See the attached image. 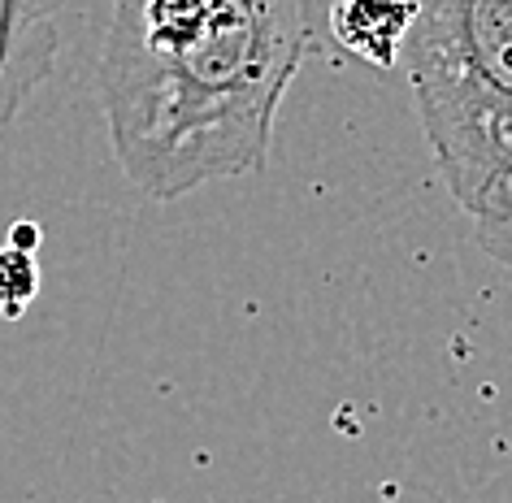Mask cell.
Listing matches in <instances>:
<instances>
[{"label": "cell", "instance_id": "obj_1", "mask_svg": "<svg viewBox=\"0 0 512 503\" xmlns=\"http://www.w3.org/2000/svg\"><path fill=\"white\" fill-rule=\"evenodd\" d=\"M317 35V0H109L96 96L126 183L152 200L265 170Z\"/></svg>", "mask_w": 512, "mask_h": 503}, {"label": "cell", "instance_id": "obj_2", "mask_svg": "<svg viewBox=\"0 0 512 503\" xmlns=\"http://www.w3.org/2000/svg\"><path fill=\"white\" fill-rule=\"evenodd\" d=\"M400 70L434 170L473 222L512 178V0H413Z\"/></svg>", "mask_w": 512, "mask_h": 503}, {"label": "cell", "instance_id": "obj_3", "mask_svg": "<svg viewBox=\"0 0 512 503\" xmlns=\"http://www.w3.org/2000/svg\"><path fill=\"white\" fill-rule=\"evenodd\" d=\"M61 5L66 0H0V126L53 70Z\"/></svg>", "mask_w": 512, "mask_h": 503}, {"label": "cell", "instance_id": "obj_4", "mask_svg": "<svg viewBox=\"0 0 512 503\" xmlns=\"http://www.w3.org/2000/svg\"><path fill=\"white\" fill-rule=\"evenodd\" d=\"M413 18V0H339L330 9V31H335V44L356 61L374 70H400Z\"/></svg>", "mask_w": 512, "mask_h": 503}, {"label": "cell", "instance_id": "obj_5", "mask_svg": "<svg viewBox=\"0 0 512 503\" xmlns=\"http://www.w3.org/2000/svg\"><path fill=\"white\" fill-rule=\"evenodd\" d=\"M40 295V261L35 252L0 248V317H22Z\"/></svg>", "mask_w": 512, "mask_h": 503}, {"label": "cell", "instance_id": "obj_6", "mask_svg": "<svg viewBox=\"0 0 512 503\" xmlns=\"http://www.w3.org/2000/svg\"><path fill=\"white\" fill-rule=\"evenodd\" d=\"M473 235H478L482 252L491 256V261L512 269V178H508V187H504V196H499L495 209L473 222Z\"/></svg>", "mask_w": 512, "mask_h": 503}, {"label": "cell", "instance_id": "obj_7", "mask_svg": "<svg viewBox=\"0 0 512 503\" xmlns=\"http://www.w3.org/2000/svg\"><path fill=\"white\" fill-rule=\"evenodd\" d=\"M9 248L35 252V248H40V226H35V222H14V230H9Z\"/></svg>", "mask_w": 512, "mask_h": 503}]
</instances>
